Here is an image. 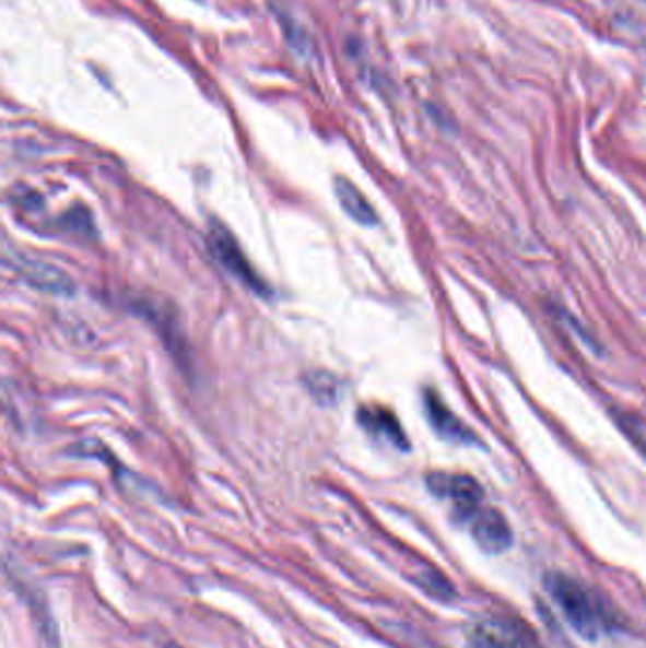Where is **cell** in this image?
<instances>
[{"label":"cell","instance_id":"obj_1","mask_svg":"<svg viewBox=\"0 0 646 648\" xmlns=\"http://www.w3.org/2000/svg\"><path fill=\"white\" fill-rule=\"evenodd\" d=\"M548 596L560 606L568 626L575 629L578 637L586 641H596L603 629V616L590 591L584 588L576 578L565 573H550L547 580Z\"/></svg>","mask_w":646,"mask_h":648},{"label":"cell","instance_id":"obj_2","mask_svg":"<svg viewBox=\"0 0 646 648\" xmlns=\"http://www.w3.org/2000/svg\"><path fill=\"white\" fill-rule=\"evenodd\" d=\"M209 247L213 250L214 258L252 293L260 294V296L270 293L268 285L256 273L247 257L243 255L239 243L235 241L230 229L224 228L221 222H209Z\"/></svg>","mask_w":646,"mask_h":648},{"label":"cell","instance_id":"obj_3","mask_svg":"<svg viewBox=\"0 0 646 648\" xmlns=\"http://www.w3.org/2000/svg\"><path fill=\"white\" fill-rule=\"evenodd\" d=\"M428 490L449 499L455 505V510L469 520L472 514L482 508L483 490L474 478L469 474H448V472H433L426 478Z\"/></svg>","mask_w":646,"mask_h":648},{"label":"cell","instance_id":"obj_4","mask_svg":"<svg viewBox=\"0 0 646 648\" xmlns=\"http://www.w3.org/2000/svg\"><path fill=\"white\" fill-rule=\"evenodd\" d=\"M470 531L478 546L491 556H498L510 549L514 534L505 514L497 508H480L469 518Z\"/></svg>","mask_w":646,"mask_h":648},{"label":"cell","instance_id":"obj_5","mask_svg":"<svg viewBox=\"0 0 646 648\" xmlns=\"http://www.w3.org/2000/svg\"><path fill=\"white\" fill-rule=\"evenodd\" d=\"M425 408L428 423L441 438L448 440V443L462 444V446L478 443L477 435L442 402L436 392H426Z\"/></svg>","mask_w":646,"mask_h":648},{"label":"cell","instance_id":"obj_6","mask_svg":"<svg viewBox=\"0 0 646 648\" xmlns=\"http://www.w3.org/2000/svg\"><path fill=\"white\" fill-rule=\"evenodd\" d=\"M359 423L368 435L376 436L381 443L391 444L392 448L408 449L410 443L404 428L398 423L397 415L384 407H363L359 410Z\"/></svg>","mask_w":646,"mask_h":648},{"label":"cell","instance_id":"obj_7","mask_svg":"<svg viewBox=\"0 0 646 648\" xmlns=\"http://www.w3.org/2000/svg\"><path fill=\"white\" fill-rule=\"evenodd\" d=\"M336 198L340 201L341 209L363 226H374L377 214L374 207L369 205L361 190L348 178L338 177L334 180Z\"/></svg>","mask_w":646,"mask_h":648},{"label":"cell","instance_id":"obj_8","mask_svg":"<svg viewBox=\"0 0 646 648\" xmlns=\"http://www.w3.org/2000/svg\"><path fill=\"white\" fill-rule=\"evenodd\" d=\"M17 588L25 593L27 605H40L43 599L38 598L35 591L31 590V588H23L22 585H17ZM35 618L36 629H38V637H40V641H43V647L59 648V637H57L56 624H54V618H51L50 613H48V609L44 605L40 606V613H36Z\"/></svg>","mask_w":646,"mask_h":648},{"label":"cell","instance_id":"obj_9","mask_svg":"<svg viewBox=\"0 0 646 648\" xmlns=\"http://www.w3.org/2000/svg\"><path fill=\"white\" fill-rule=\"evenodd\" d=\"M25 275H27L28 283L46 288V291H57V293L71 291L69 279L64 278L63 273L54 270V268H48V266H36L28 262L25 266Z\"/></svg>","mask_w":646,"mask_h":648},{"label":"cell","instance_id":"obj_10","mask_svg":"<svg viewBox=\"0 0 646 648\" xmlns=\"http://www.w3.org/2000/svg\"><path fill=\"white\" fill-rule=\"evenodd\" d=\"M420 586L423 590L428 591L433 598L441 599V601H449L454 599L455 588L448 578L444 577L438 570L428 569L425 573H421Z\"/></svg>","mask_w":646,"mask_h":648},{"label":"cell","instance_id":"obj_11","mask_svg":"<svg viewBox=\"0 0 646 648\" xmlns=\"http://www.w3.org/2000/svg\"><path fill=\"white\" fill-rule=\"evenodd\" d=\"M307 387H309V391L313 392V397L320 400V402H325V400L336 402V399H338V391H340V385H336V379L330 378L327 374H317V376H313V378H309V381H307Z\"/></svg>","mask_w":646,"mask_h":648}]
</instances>
